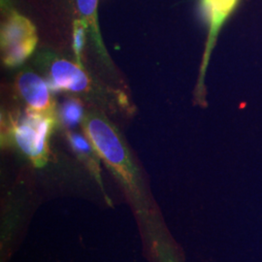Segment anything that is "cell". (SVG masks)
Here are the masks:
<instances>
[{
	"label": "cell",
	"instance_id": "cell-8",
	"mask_svg": "<svg viewBox=\"0 0 262 262\" xmlns=\"http://www.w3.org/2000/svg\"><path fill=\"white\" fill-rule=\"evenodd\" d=\"M66 136L69 145L78 158L84 162L95 176V178L100 182V168L98 163V159L100 158L98 157L96 150H94L91 141L88 139L85 135L84 136L74 131H68Z\"/></svg>",
	"mask_w": 262,
	"mask_h": 262
},
{
	"label": "cell",
	"instance_id": "cell-10",
	"mask_svg": "<svg viewBox=\"0 0 262 262\" xmlns=\"http://www.w3.org/2000/svg\"><path fill=\"white\" fill-rule=\"evenodd\" d=\"M88 34H89L88 29H86L84 21L81 19H75L74 24H73L72 49L74 52L76 62L82 66H84L83 55H84V46L86 43V35Z\"/></svg>",
	"mask_w": 262,
	"mask_h": 262
},
{
	"label": "cell",
	"instance_id": "cell-6",
	"mask_svg": "<svg viewBox=\"0 0 262 262\" xmlns=\"http://www.w3.org/2000/svg\"><path fill=\"white\" fill-rule=\"evenodd\" d=\"M19 98L29 109L38 112L56 113V105L47 79L36 72L26 69L19 72L15 81Z\"/></svg>",
	"mask_w": 262,
	"mask_h": 262
},
{
	"label": "cell",
	"instance_id": "cell-4",
	"mask_svg": "<svg viewBox=\"0 0 262 262\" xmlns=\"http://www.w3.org/2000/svg\"><path fill=\"white\" fill-rule=\"evenodd\" d=\"M40 60L53 92H66L85 97H96L100 94L97 84L84 70V66L77 63L76 60L72 61L55 54L42 55Z\"/></svg>",
	"mask_w": 262,
	"mask_h": 262
},
{
	"label": "cell",
	"instance_id": "cell-2",
	"mask_svg": "<svg viewBox=\"0 0 262 262\" xmlns=\"http://www.w3.org/2000/svg\"><path fill=\"white\" fill-rule=\"evenodd\" d=\"M82 125L98 157L123 185L135 189L138 186L137 169L117 127L104 114L95 110L86 112Z\"/></svg>",
	"mask_w": 262,
	"mask_h": 262
},
{
	"label": "cell",
	"instance_id": "cell-1",
	"mask_svg": "<svg viewBox=\"0 0 262 262\" xmlns=\"http://www.w3.org/2000/svg\"><path fill=\"white\" fill-rule=\"evenodd\" d=\"M58 124L56 113L38 112L26 108L2 114V139L9 142L36 167L49 160L50 138Z\"/></svg>",
	"mask_w": 262,
	"mask_h": 262
},
{
	"label": "cell",
	"instance_id": "cell-7",
	"mask_svg": "<svg viewBox=\"0 0 262 262\" xmlns=\"http://www.w3.org/2000/svg\"><path fill=\"white\" fill-rule=\"evenodd\" d=\"M77 5L80 19L84 21L88 29V33L91 36L97 54L103 59L105 63L112 66L111 58L107 53L98 25V0H77Z\"/></svg>",
	"mask_w": 262,
	"mask_h": 262
},
{
	"label": "cell",
	"instance_id": "cell-9",
	"mask_svg": "<svg viewBox=\"0 0 262 262\" xmlns=\"http://www.w3.org/2000/svg\"><path fill=\"white\" fill-rule=\"evenodd\" d=\"M86 112L81 98L74 95L66 97L62 103L56 109V116L58 124L67 129L74 128L77 125L83 123Z\"/></svg>",
	"mask_w": 262,
	"mask_h": 262
},
{
	"label": "cell",
	"instance_id": "cell-3",
	"mask_svg": "<svg viewBox=\"0 0 262 262\" xmlns=\"http://www.w3.org/2000/svg\"><path fill=\"white\" fill-rule=\"evenodd\" d=\"M240 0H199V9L207 27V39L202 56L196 85L193 92V103L207 107V89L205 84L207 69L211 56L216 45L219 35L227 19L234 13Z\"/></svg>",
	"mask_w": 262,
	"mask_h": 262
},
{
	"label": "cell",
	"instance_id": "cell-5",
	"mask_svg": "<svg viewBox=\"0 0 262 262\" xmlns=\"http://www.w3.org/2000/svg\"><path fill=\"white\" fill-rule=\"evenodd\" d=\"M35 26L27 17L12 11L1 27V57L7 67L20 66L37 45Z\"/></svg>",
	"mask_w": 262,
	"mask_h": 262
}]
</instances>
